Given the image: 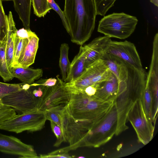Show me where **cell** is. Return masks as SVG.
I'll return each mask as SVG.
<instances>
[{
    "mask_svg": "<svg viewBox=\"0 0 158 158\" xmlns=\"http://www.w3.org/2000/svg\"><path fill=\"white\" fill-rule=\"evenodd\" d=\"M111 73L116 77L119 82L127 80L128 70L126 63L114 55L106 53L101 58Z\"/></svg>",
    "mask_w": 158,
    "mask_h": 158,
    "instance_id": "2e32d148",
    "label": "cell"
},
{
    "mask_svg": "<svg viewBox=\"0 0 158 158\" xmlns=\"http://www.w3.org/2000/svg\"><path fill=\"white\" fill-rule=\"evenodd\" d=\"M141 101L144 112L148 118L153 123L152 95L149 86L146 84L141 98Z\"/></svg>",
    "mask_w": 158,
    "mask_h": 158,
    "instance_id": "484cf974",
    "label": "cell"
},
{
    "mask_svg": "<svg viewBox=\"0 0 158 158\" xmlns=\"http://www.w3.org/2000/svg\"><path fill=\"white\" fill-rule=\"evenodd\" d=\"M2 1H12V0H1Z\"/></svg>",
    "mask_w": 158,
    "mask_h": 158,
    "instance_id": "f35d334b",
    "label": "cell"
},
{
    "mask_svg": "<svg viewBox=\"0 0 158 158\" xmlns=\"http://www.w3.org/2000/svg\"><path fill=\"white\" fill-rule=\"evenodd\" d=\"M48 1L50 7L55 11L60 16L63 24L68 33L69 31V27L64 11L62 10L54 0H48Z\"/></svg>",
    "mask_w": 158,
    "mask_h": 158,
    "instance_id": "d6a6232c",
    "label": "cell"
},
{
    "mask_svg": "<svg viewBox=\"0 0 158 158\" xmlns=\"http://www.w3.org/2000/svg\"><path fill=\"white\" fill-rule=\"evenodd\" d=\"M2 1L0 0V42H5L8 32V16L4 12Z\"/></svg>",
    "mask_w": 158,
    "mask_h": 158,
    "instance_id": "83f0119b",
    "label": "cell"
},
{
    "mask_svg": "<svg viewBox=\"0 0 158 158\" xmlns=\"http://www.w3.org/2000/svg\"><path fill=\"white\" fill-rule=\"evenodd\" d=\"M41 86V87L39 88L38 89H35L32 91L34 95L37 98H40L43 95V90L44 87V86Z\"/></svg>",
    "mask_w": 158,
    "mask_h": 158,
    "instance_id": "d590c367",
    "label": "cell"
},
{
    "mask_svg": "<svg viewBox=\"0 0 158 158\" xmlns=\"http://www.w3.org/2000/svg\"><path fill=\"white\" fill-rule=\"evenodd\" d=\"M65 106L60 115L61 130L65 142L69 143L70 150H75L82 147L88 130L73 119L68 112Z\"/></svg>",
    "mask_w": 158,
    "mask_h": 158,
    "instance_id": "30bf717a",
    "label": "cell"
},
{
    "mask_svg": "<svg viewBox=\"0 0 158 158\" xmlns=\"http://www.w3.org/2000/svg\"><path fill=\"white\" fill-rule=\"evenodd\" d=\"M138 22L135 16L123 12L114 13L99 21L98 31L110 38L124 39L133 32Z\"/></svg>",
    "mask_w": 158,
    "mask_h": 158,
    "instance_id": "5b68a950",
    "label": "cell"
},
{
    "mask_svg": "<svg viewBox=\"0 0 158 158\" xmlns=\"http://www.w3.org/2000/svg\"><path fill=\"white\" fill-rule=\"evenodd\" d=\"M127 120L134 128L140 142L146 145L152 139L155 126L148 118L141 99L137 100L129 110L127 116Z\"/></svg>",
    "mask_w": 158,
    "mask_h": 158,
    "instance_id": "ba28073f",
    "label": "cell"
},
{
    "mask_svg": "<svg viewBox=\"0 0 158 158\" xmlns=\"http://www.w3.org/2000/svg\"><path fill=\"white\" fill-rule=\"evenodd\" d=\"M30 87V85L23 83L11 84L0 82V98L12 93L23 89H29Z\"/></svg>",
    "mask_w": 158,
    "mask_h": 158,
    "instance_id": "4316f807",
    "label": "cell"
},
{
    "mask_svg": "<svg viewBox=\"0 0 158 158\" xmlns=\"http://www.w3.org/2000/svg\"><path fill=\"white\" fill-rule=\"evenodd\" d=\"M70 150L69 147L67 146L53 151L47 154L40 155V156H39V158H69L73 157V156H71L68 154V152Z\"/></svg>",
    "mask_w": 158,
    "mask_h": 158,
    "instance_id": "1f68e13d",
    "label": "cell"
},
{
    "mask_svg": "<svg viewBox=\"0 0 158 158\" xmlns=\"http://www.w3.org/2000/svg\"><path fill=\"white\" fill-rule=\"evenodd\" d=\"M117 123L114 102L108 111L93 123L83 140L82 147L98 148L106 143L115 135Z\"/></svg>",
    "mask_w": 158,
    "mask_h": 158,
    "instance_id": "277c9868",
    "label": "cell"
},
{
    "mask_svg": "<svg viewBox=\"0 0 158 158\" xmlns=\"http://www.w3.org/2000/svg\"><path fill=\"white\" fill-rule=\"evenodd\" d=\"M69 49V47L68 44L64 43L61 45L59 66L62 80L64 81L67 78L71 64L68 58Z\"/></svg>",
    "mask_w": 158,
    "mask_h": 158,
    "instance_id": "cb8c5ba5",
    "label": "cell"
},
{
    "mask_svg": "<svg viewBox=\"0 0 158 158\" xmlns=\"http://www.w3.org/2000/svg\"><path fill=\"white\" fill-rule=\"evenodd\" d=\"M0 152L17 156L22 158H38L33 146L26 144L20 139L0 132Z\"/></svg>",
    "mask_w": 158,
    "mask_h": 158,
    "instance_id": "7c38bea8",
    "label": "cell"
},
{
    "mask_svg": "<svg viewBox=\"0 0 158 158\" xmlns=\"http://www.w3.org/2000/svg\"><path fill=\"white\" fill-rule=\"evenodd\" d=\"M65 106H60L53 107L48 109L44 111L47 120L53 121L58 125L61 129L60 115Z\"/></svg>",
    "mask_w": 158,
    "mask_h": 158,
    "instance_id": "f546056e",
    "label": "cell"
},
{
    "mask_svg": "<svg viewBox=\"0 0 158 158\" xmlns=\"http://www.w3.org/2000/svg\"><path fill=\"white\" fill-rule=\"evenodd\" d=\"M4 105L13 109L19 114L37 110L39 98L35 97L29 89H22L1 98Z\"/></svg>",
    "mask_w": 158,
    "mask_h": 158,
    "instance_id": "8fae6325",
    "label": "cell"
},
{
    "mask_svg": "<svg viewBox=\"0 0 158 158\" xmlns=\"http://www.w3.org/2000/svg\"><path fill=\"white\" fill-rule=\"evenodd\" d=\"M6 42H0V76L5 82L9 81L14 78L8 68L6 57Z\"/></svg>",
    "mask_w": 158,
    "mask_h": 158,
    "instance_id": "d4e9b609",
    "label": "cell"
},
{
    "mask_svg": "<svg viewBox=\"0 0 158 158\" xmlns=\"http://www.w3.org/2000/svg\"><path fill=\"white\" fill-rule=\"evenodd\" d=\"M10 70L14 77L18 78L22 83L29 85L41 77L43 74L42 69H34L29 67H11Z\"/></svg>",
    "mask_w": 158,
    "mask_h": 158,
    "instance_id": "ac0fdd59",
    "label": "cell"
},
{
    "mask_svg": "<svg viewBox=\"0 0 158 158\" xmlns=\"http://www.w3.org/2000/svg\"><path fill=\"white\" fill-rule=\"evenodd\" d=\"M70 91L71 98L65 107L69 114L78 122L97 119L108 111L114 102L103 101L85 93Z\"/></svg>",
    "mask_w": 158,
    "mask_h": 158,
    "instance_id": "3957f363",
    "label": "cell"
},
{
    "mask_svg": "<svg viewBox=\"0 0 158 158\" xmlns=\"http://www.w3.org/2000/svg\"><path fill=\"white\" fill-rule=\"evenodd\" d=\"M64 11L71 41L82 45L94 29L97 15L94 0H65Z\"/></svg>",
    "mask_w": 158,
    "mask_h": 158,
    "instance_id": "7a4b0ae2",
    "label": "cell"
},
{
    "mask_svg": "<svg viewBox=\"0 0 158 158\" xmlns=\"http://www.w3.org/2000/svg\"><path fill=\"white\" fill-rule=\"evenodd\" d=\"M29 38L21 36L16 33L15 41L14 60L11 67L17 66L21 61L25 48L28 43Z\"/></svg>",
    "mask_w": 158,
    "mask_h": 158,
    "instance_id": "603a6c76",
    "label": "cell"
},
{
    "mask_svg": "<svg viewBox=\"0 0 158 158\" xmlns=\"http://www.w3.org/2000/svg\"><path fill=\"white\" fill-rule=\"evenodd\" d=\"M150 1L154 5L158 6V0H150Z\"/></svg>",
    "mask_w": 158,
    "mask_h": 158,
    "instance_id": "8d00e7d4",
    "label": "cell"
},
{
    "mask_svg": "<svg viewBox=\"0 0 158 158\" xmlns=\"http://www.w3.org/2000/svg\"><path fill=\"white\" fill-rule=\"evenodd\" d=\"M113 75L103 60L101 59L89 64L76 80L66 83V86L70 90L84 93L87 87L107 81Z\"/></svg>",
    "mask_w": 158,
    "mask_h": 158,
    "instance_id": "8992f818",
    "label": "cell"
},
{
    "mask_svg": "<svg viewBox=\"0 0 158 158\" xmlns=\"http://www.w3.org/2000/svg\"><path fill=\"white\" fill-rule=\"evenodd\" d=\"M57 82L54 86H44L42 96L39 98L38 109L44 111L49 108L60 106H66L69 102L71 92L66 83L57 76Z\"/></svg>",
    "mask_w": 158,
    "mask_h": 158,
    "instance_id": "9c48e42d",
    "label": "cell"
},
{
    "mask_svg": "<svg viewBox=\"0 0 158 158\" xmlns=\"http://www.w3.org/2000/svg\"><path fill=\"white\" fill-rule=\"evenodd\" d=\"M125 62L128 70L127 78L125 81L119 83L114 101L118 114L116 135L128 128L126 125L128 113L135 102L141 99L147 75L143 68L138 69Z\"/></svg>",
    "mask_w": 158,
    "mask_h": 158,
    "instance_id": "6da1fadb",
    "label": "cell"
},
{
    "mask_svg": "<svg viewBox=\"0 0 158 158\" xmlns=\"http://www.w3.org/2000/svg\"><path fill=\"white\" fill-rule=\"evenodd\" d=\"M57 80L55 78H50L44 80L42 83H33V86L41 85L44 86L50 87L54 85L56 83Z\"/></svg>",
    "mask_w": 158,
    "mask_h": 158,
    "instance_id": "e575fe53",
    "label": "cell"
},
{
    "mask_svg": "<svg viewBox=\"0 0 158 158\" xmlns=\"http://www.w3.org/2000/svg\"><path fill=\"white\" fill-rule=\"evenodd\" d=\"M119 82L113 74L111 79L104 82L94 96L105 101H114L117 94Z\"/></svg>",
    "mask_w": 158,
    "mask_h": 158,
    "instance_id": "e0dca14e",
    "label": "cell"
},
{
    "mask_svg": "<svg viewBox=\"0 0 158 158\" xmlns=\"http://www.w3.org/2000/svg\"><path fill=\"white\" fill-rule=\"evenodd\" d=\"M39 39L35 33L32 31L29 38L23 57L17 66L28 67L34 63L39 47Z\"/></svg>",
    "mask_w": 158,
    "mask_h": 158,
    "instance_id": "ffe728a7",
    "label": "cell"
},
{
    "mask_svg": "<svg viewBox=\"0 0 158 158\" xmlns=\"http://www.w3.org/2000/svg\"><path fill=\"white\" fill-rule=\"evenodd\" d=\"M8 16V28L6 45V57L7 65L10 69L14 60L15 41L17 29L13 16L10 11Z\"/></svg>",
    "mask_w": 158,
    "mask_h": 158,
    "instance_id": "d6986e66",
    "label": "cell"
},
{
    "mask_svg": "<svg viewBox=\"0 0 158 158\" xmlns=\"http://www.w3.org/2000/svg\"><path fill=\"white\" fill-rule=\"evenodd\" d=\"M85 54L81 45L78 53L71 63L67 78L64 81L65 83L74 81L82 74L85 69Z\"/></svg>",
    "mask_w": 158,
    "mask_h": 158,
    "instance_id": "44dd1931",
    "label": "cell"
},
{
    "mask_svg": "<svg viewBox=\"0 0 158 158\" xmlns=\"http://www.w3.org/2000/svg\"><path fill=\"white\" fill-rule=\"evenodd\" d=\"M34 14L38 17H44L50 10L48 0H31Z\"/></svg>",
    "mask_w": 158,
    "mask_h": 158,
    "instance_id": "f1b7e54d",
    "label": "cell"
},
{
    "mask_svg": "<svg viewBox=\"0 0 158 158\" xmlns=\"http://www.w3.org/2000/svg\"><path fill=\"white\" fill-rule=\"evenodd\" d=\"M50 121L52 130L57 138L54 146L58 147L62 142H65L63 134L61 129L58 125L52 121Z\"/></svg>",
    "mask_w": 158,
    "mask_h": 158,
    "instance_id": "836d02e7",
    "label": "cell"
},
{
    "mask_svg": "<svg viewBox=\"0 0 158 158\" xmlns=\"http://www.w3.org/2000/svg\"><path fill=\"white\" fill-rule=\"evenodd\" d=\"M146 84L149 87L152 99V106H158V33L153 40L152 52L149 70L147 74Z\"/></svg>",
    "mask_w": 158,
    "mask_h": 158,
    "instance_id": "5bb4252c",
    "label": "cell"
},
{
    "mask_svg": "<svg viewBox=\"0 0 158 158\" xmlns=\"http://www.w3.org/2000/svg\"><path fill=\"white\" fill-rule=\"evenodd\" d=\"M106 53L119 58L126 63L138 69H143L141 60L134 44L125 40L112 41Z\"/></svg>",
    "mask_w": 158,
    "mask_h": 158,
    "instance_id": "4fadbf2b",
    "label": "cell"
},
{
    "mask_svg": "<svg viewBox=\"0 0 158 158\" xmlns=\"http://www.w3.org/2000/svg\"><path fill=\"white\" fill-rule=\"evenodd\" d=\"M5 106L2 103L1 98H0V109L3 107Z\"/></svg>",
    "mask_w": 158,
    "mask_h": 158,
    "instance_id": "74e56055",
    "label": "cell"
},
{
    "mask_svg": "<svg viewBox=\"0 0 158 158\" xmlns=\"http://www.w3.org/2000/svg\"><path fill=\"white\" fill-rule=\"evenodd\" d=\"M15 10L24 28L30 30L31 0H12Z\"/></svg>",
    "mask_w": 158,
    "mask_h": 158,
    "instance_id": "7402d4cb",
    "label": "cell"
},
{
    "mask_svg": "<svg viewBox=\"0 0 158 158\" xmlns=\"http://www.w3.org/2000/svg\"><path fill=\"white\" fill-rule=\"evenodd\" d=\"M110 38L106 35L98 37L88 44L82 46L85 56V69L94 62L101 59L103 55L106 53L111 41Z\"/></svg>",
    "mask_w": 158,
    "mask_h": 158,
    "instance_id": "9a60e30c",
    "label": "cell"
},
{
    "mask_svg": "<svg viewBox=\"0 0 158 158\" xmlns=\"http://www.w3.org/2000/svg\"><path fill=\"white\" fill-rule=\"evenodd\" d=\"M46 120L45 111L38 110L16 114L1 123L0 130L17 134L26 131L32 132L43 129Z\"/></svg>",
    "mask_w": 158,
    "mask_h": 158,
    "instance_id": "52a82bcc",
    "label": "cell"
},
{
    "mask_svg": "<svg viewBox=\"0 0 158 158\" xmlns=\"http://www.w3.org/2000/svg\"><path fill=\"white\" fill-rule=\"evenodd\" d=\"M116 0H94L97 15L104 16Z\"/></svg>",
    "mask_w": 158,
    "mask_h": 158,
    "instance_id": "4dcf8cb0",
    "label": "cell"
}]
</instances>
